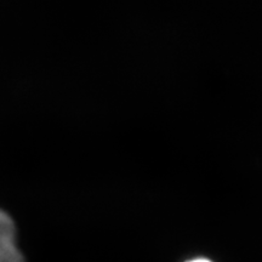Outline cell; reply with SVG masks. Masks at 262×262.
I'll return each mask as SVG.
<instances>
[{
    "label": "cell",
    "instance_id": "7a4b0ae2",
    "mask_svg": "<svg viewBox=\"0 0 262 262\" xmlns=\"http://www.w3.org/2000/svg\"><path fill=\"white\" fill-rule=\"evenodd\" d=\"M188 262H210L209 260H205V258H195V260L188 261Z\"/></svg>",
    "mask_w": 262,
    "mask_h": 262
},
{
    "label": "cell",
    "instance_id": "6da1fadb",
    "mask_svg": "<svg viewBox=\"0 0 262 262\" xmlns=\"http://www.w3.org/2000/svg\"><path fill=\"white\" fill-rule=\"evenodd\" d=\"M0 262H24L16 245V228L12 219L0 209Z\"/></svg>",
    "mask_w": 262,
    "mask_h": 262
}]
</instances>
